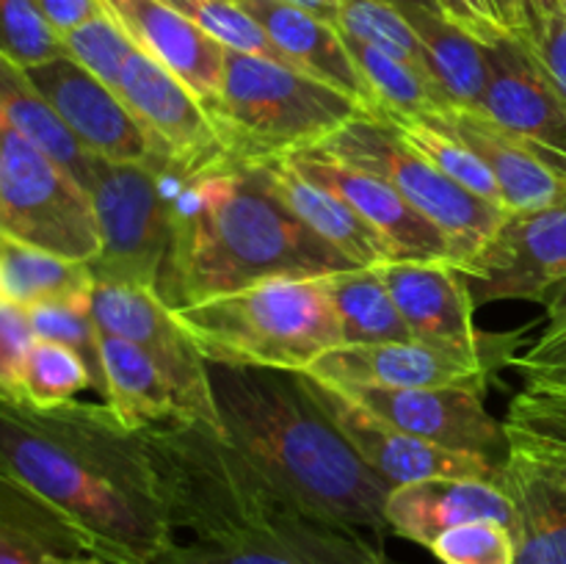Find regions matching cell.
Masks as SVG:
<instances>
[{
	"label": "cell",
	"mask_w": 566,
	"mask_h": 564,
	"mask_svg": "<svg viewBox=\"0 0 566 564\" xmlns=\"http://www.w3.org/2000/svg\"><path fill=\"white\" fill-rule=\"evenodd\" d=\"M0 473L64 514L108 564H149L175 542L142 435L105 401L0 396Z\"/></svg>",
	"instance_id": "cell-1"
},
{
	"label": "cell",
	"mask_w": 566,
	"mask_h": 564,
	"mask_svg": "<svg viewBox=\"0 0 566 564\" xmlns=\"http://www.w3.org/2000/svg\"><path fill=\"white\" fill-rule=\"evenodd\" d=\"M208 382L227 437L304 514L359 534H387L392 484L359 457L313 396L307 376L208 359Z\"/></svg>",
	"instance_id": "cell-2"
},
{
	"label": "cell",
	"mask_w": 566,
	"mask_h": 564,
	"mask_svg": "<svg viewBox=\"0 0 566 564\" xmlns=\"http://www.w3.org/2000/svg\"><path fill=\"white\" fill-rule=\"evenodd\" d=\"M357 265L321 241L276 197L263 166H243L235 188L210 213L175 227L155 293L188 307L274 276H329Z\"/></svg>",
	"instance_id": "cell-3"
},
{
	"label": "cell",
	"mask_w": 566,
	"mask_h": 564,
	"mask_svg": "<svg viewBox=\"0 0 566 564\" xmlns=\"http://www.w3.org/2000/svg\"><path fill=\"white\" fill-rule=\"evenodd\" d=\"M138 435L175 540H221L302 512L221 426L175 418Z\"/></svg>",
	"instance_id": "cell-4"
},
{
	"label": "cell",
	"mask_w": 566,
	"mask_h": 564,
	"mask_svg": "<svg viewBox=\"0 0 566 564\" xmlns=\"http://www.w3.org/2000/svg\"><path fill=\"white\" fill-rule=\"evenodd\" d=\"M177 324L210 363L304 370L343 346L324 276H274L175 310Z\"/></svg>",
	"instance_id": "cell-5"
},
{
	"label": "cell",
	"mask_w": 566,
	"mask_h": 564,
	"mask_svg": "<svg viewBox=\"0 0 566 564\" xmlns=\"http://www.w3.org/2000/svg\"><path fill=\"white\" fill-rule=\"evenodd\" d=\"M235 164L265 166L315 149L357 116L359 100L282 61L227 50L219 97L205 105Z\"/></svg>",
	"instance_id": "cell-6"
},
{
	"label": "cell",
	"mask_w": 566,
	"mask_h": 564,
	"mask_svg": "<svg viewBox=\"0 0 566 564\" xmlns=\"http://www.w3.org/2000/svg\"><path fill=\"white\" fill-rule=\"evenodd\" d=\"M318 149L390 182L448 238L453 269L462 274L490 247L506 219V210L475 197L473 191L442 175L398 136L390 122L376 116H357L335 136L326 138Z\"/></svg>",
	"instance_id": "cell-7"
},
{
	"label": "cell",
	"mask_w": 566,
	"mask_h": 564,
	"mask_svg": "<svg viewBox=\"0 0 566 564\" xmlns=\"http://www.w3.org/2000/svg\"><path fill=\"white\" fill-rule=\"evenodd\" d=\"M0 238L92 263L97 216L86 188L0 114Z\"/></svg>",
	"instance_id": "cell-8"
},
{
	"label": "cell",
	"mask_w": 566,
	"mask_h": 564,
	"mask_svg": "<svg viewBox=\"0 0 566 564\" xmlns=\"http://www.w3.org/2000/svg\"><path fill=\"white\" fill-rule=\"evenodd\" d=\"M528 330L484 332L473 343L409 337L379 346H340L304 374L335 385L462 387L484 396L490 382L523 352Z\"/></svg>",
	"instance_id": "cell-9"
},
{
	"label": "cell",
	"mask_w": 566,
	"mask_h": 564,
	"mask_svg": "<svg viewBox=\"0 0 566 564\" xmlns=\"http://www.w3.org/2000/svg\"><path fill=\"white\" fill-rule=\"evenodd\" d=\"M86 194L103 241L99 258L88 263L94 280L130 282L155 291L171 224L153 164L94 158Z\"/></svg>",
	"instance_id": "cell-10"
},
{
	"label": "cell",
	"mask_w": 566,
	"mask_h": 564,
	"mask_svg": "<svg viewBox=\"0 0 566 564\" xmlns=\"http://www.w3.org/2000/svg\"><path fill=\"white\" fill-rule=\"evenodd\" d=\"M88 310L99 332L136 343L158 359L160 368L175 382L188 418L221 426L210 396L208 359L177 324L175 310L166 307L153 288L94 280Z\"/></svg>",
	"instance_id": "cell-11"
},
{
	"label": "cell",
	"mask_w": 566,
	"mask_h": 564,
	"mask_svg": "<svg viewBox=\"0 0 566 564\" xmlns=\"http://www.w3.org/2000/svg\"><path fill=\"white\" fill-rule=\"evenodd\" d=\"M149 564H387L359 531L293 512L221 540H175Z\"/></svg>",
	"instance_id": "cell-12"
},
{
	"label": "cell",
	"mask_w": 566,
	"mask_h": 564,
	"mask_svg": "<svg viewBox=\"0 0 566 564\" xmlns=\"http://www.w3.org/2000/svg\"><path fill=\"white\" fill-rule=\"evenodd\" d=\"M337 387L385 424L448 451L479 453L497 464H506L512 453L506 424L484 407L481 393L462 387Z\"/></svg>",
	"instance_id": "cell-13"
},
{
	"label": "cell",
	"mask_w": 566,
	"mask_h": 564,
	"mask_svg": "<svg viewBox=\"0 0 566 564\" xmlns=\"http://www.w3.org/2000/svg\"><path fill=\"white\" fill-rule=\"evenodd\" d=\"M304 376H307V385L313 390V396L332 415V420L340 426V431L357 448L359 457L381 479L390 481L392 487L415 484V481L429 479H486L501 484L503 464L479 457V453L448 451V448L434 446V442L407 435V431L385 424L374 412L359 407L337 385L315 379L310 374Z\"/></svg>",
	"instance_id": "cell-14"
},
{
	"label": "cell",
	"mask_w": 566,
	"mask_h": 564,
	"mask_svg": "<svg viewBox=\"0 0 566 564\" xmlns=\"http://www.w3.org/2000/svg\"><path fill=\"white\" fill-rule=\"evenodd\" d=\"M114 92L144 127L155 155L186 169H208L232 160L202 100L142 50L130 53Z\"/></svg>",
	"instance_id": "cell-15"
},
{
	"label": "cell",
	"mask_w": 566,
	"mask_h": 564,
	"mask_svg": "<svg viewBox=\"0 0 566 564\" xmlns=\"http://www.w3.org/2000/svg\"><path fill=\"white\" fill-rule=\"evenodd\" d=\"M464 276L475 307L501 299L539 302L553 282L566 276V202L536 213H506Z\"/></svg>",
	"instance_id": "cell-16"
},
{
	"label": "cell",
	"mask_w": 566,
	"mask_h": 564,
	"mask_svg": "<svg viewBox=\"0 0 566 564\" xmlns=\"http://www.w3.org/2000/svg\"><path fill=\"white\" fill-rule=\"evenodd\" d=\"M33 88L55 111L88 155L114 164H142L153 147L119 94L70 55L28 66Z\"/></svg>",
	"instance_id": "cell-17"
},
{
	"label": "cell",
	"mask_w": 566,
	"mask_h": 564,
	"mask_svg": "<svg viewBox=\"0 0 566 564\" xmlns=\"http://www.w3.org/2000/svg\"><path fill=\"white\" fill-rule=\"evenodd\" d=\"M291 164L310 180L332 188L337 197L346 199L370 230L379 232L381 241L396 260H420V263H448L453 265V252L448 238L415 210L390 182L368 175L324 149H304L291 155Z\"/></svg>",
	"instance_id": "cell-18"
},
{
	"label": "cell",
	"mask_w": 566,
	"mask_h": 564,
	"mask_svg": "<svg viewBox=\"0 0 566 564\" xmlns=\"http://www.w3.org/2000/svg\"><path fill=\"white\" fill-rule=\"evenodd\" d=\"M431 116L490 166L506 213H536L566 202V155L495 125L481 111L451 108Z\"/></svg>",
	"instance_id": "cell-19"
},
{
	"label": "cell",
	"mask_w": 566,
	"mask_h": 564,
	"mask_svg": "<svg viewBox=\"0 0 566 564\" xmlns=\"http://www.w3.org/2000/svg\"><path fill=\"white\" fill-rule=\"evenodd\" d=\"M490 83L481 114L495 125L566 155V97L525 39L486 42Z\"/></svg>",
	"instance_id": "cell-20"
},
{
	"label": "cell",
	"mask_w": 566,
	"mask_h": 564,
	"mask_svg": "<svg viewBox=\"0 0 566 564\" xmlns=\"http://www.w3.org/2000/svg\"><path fill=\"white\" fill-rule=\"evenodd\" d=\"M99 6L125 31L133 48L186 83L202 105L219 97L227 48L197 22L164 0H99Z\"/></svg>",
	"instance_id": "cell-21"
},
{
	"label": "cell",
	"mask_w": 566,
	"mask_h": 564,
	"mask_svg": "<svg viewBox=\"0 0 566 564\" xmlns=\"http://www.w3.org/2000/svg\"><path fill=\"white\" fill-rule=\"evenodd\" d=\"M387 531L429 547L442 531L470 520L517 523L512 498L497 481L486 479H429L392 487L385 503Z\"/></svg>",
	"instance_id": "cell-22"
},
{
	"label": "cell",
	"mask_w": 566,
	"mask_h": 564,
	"mask_svg": "<svg viewBox=\"0 0 566 564\" xmlns=\"http://www.w3.org/2000/svg\"><path fill=\"white\" fill-rule=\"evenodd\" d=\"M415 337L440 343H473L484 332L475 326V302L468 276L448 263L387 260L376 265Z\"/></svg>",
	"instance_id": "cell-23"
},
{
	"label": "cell",
	"mask_w": 566,
	"mask_h": 564,
	"mask_svg": "<svg viewBox=\"0 0 566 564\" xmlns=\"http://www.w3.org/2000/svg\"><path fill=\"white\" fill-rule=\"evenodd\" d=\"M241 6L263 25L287 64L352 94L368 108L370 116H376L368 83L354 64L346 39L332 22L285 0H243Z\"/></svg>",
	"instance_id": "cell-24"
},
{
	"label": "cell",
	"mask_w": 566,
	"mask_h": 564,
	"mask_svg": "<svg viewBox=\"0 0 566 564\" xmlns=\"http://www.w3.org/2000/svg\"><path fill=\"white\" fill-rule=\"evenodd\" d=\"M263 169L269 175L276 197L296 213V219L307 230H313L321 241L337 249L343 258L352 260L357 269H368V265H381L387 260H396L390 249H387V243L379 238V232L370 230L368 221L346 199L337 197L332 188L321 186V182L302 175L291 164V158L265 164Z\"/></svg>",
	"instance_id": "cell-25"
},
{
	"label": "cell",
	"mask_w": 566,
	"mask_h": 564,
	"mask_svg": "<svg viewBox=\"0 0 566 564\" xmlns=\"http://www.w3.org/2000/svg\"><path fill=\"white\" fill-rule=\"evenodd\" d=\"M99 370L105 404L125 429L138 431L153 424L188 418L171 376L136 343L99 332Z\"/></svg>",
	"instance_id": "cell-26"
},
{
	"label": "cell",
	"mask_w": 566,
	"mask_h": 564,
	"mask_svg": "<svg viewBox=\"0 0 566 564\" xmlns=\"http://www.w3.org/2000/svg\"><path fill=\"white\" fill-rule=\"evenodd\" d=\"M501 487L517 512L514 564H566V487L517 451L503 464Z\"/></svg>",
	"instance_id": "cell-27"
},
{
	"label": "cell",
	"mask_w": 566,
	"mask_h": 564,
	"mask_svg": "<svg viewBox=\"0 0 566 564\" xmlns=\"http://www.w3.org/2000/svg\"><path fill=\"white\" fill-rule=\"evenodd\" d=\"M81 553L86 542L64 514L0 473V564H64Z\"/></svg>",
	"instance_id": "cell-28"
},
{
	"label": "cell",
	"mask_w": 566,
	"mask_h": 564,
	"mask_svg": "<svg viewBox=\"0 0 566 564\" xmlns=\"http://www.w3.org/2000/svg\"><path fill=\"white\" fill-rule=\"evenodd\" d=\"M418 31L426 55V72L451 108L479 111L490 83L486 42L459 28L437 11H403ZM448 108V111H451Z\"/></svg>",
	"instance_id": "cell-29"
},
{
	"label": "cell",
	"mask_w": 566,
	"mask_h": 564,
	"mask_svg": "<svg viewBox=\"0 0 566 564\" xmlns=\"http://www.w3.org/2000/svg\"><path fill=\"white\" fill-rule=\"evenodd\" d=\"M0 114L9 119L14 130H20L28 142L36 144L50 158L59 160L86 188L94 155H88L81 147V142L66 130L64 122L55 116V111L33 88L28 72L17 66L14 61L6 59V55H0Z\"/></svg>",
	"instance_id": "cell-30"
},
{
	"label": "cell",
	"mask_w": 566,
	"mask_h": 564,
	"mask_svg": "<svg viewBox=\"0 0 566 564\" xmlns=\"http://www.w3.org/2000/svg\"><path fill=\"white\" fill-rule=\"evenodd\" d=\"M324 288L340 321L343 346H379L415 337L376 265L324 276Z\"/></svg>",
	"instance_id": "cell-31"
},
{
	"label": "cell",
	"mask_w": 566,
	"mask_h": 564,
	"mask_svg": "<svg viewBox=\"0 0 566 564\" xmlns=\"http://www.w3.org/2000/svg\"><path fill=\"white\" fill-rule=\"evenodd\" d=\"M0 265H3V296L14 299L22 307L92 296L94 274L88 263L81 260L0 238Z\"/></svg>",
	"instance_id": "cell-32"
},
{
	"label": "cell",
	"mask_w": 566,
	"mask_h": 564,
	"mask_svg": "<svg viewBox=\"0 0 566 564\" xmlns=\"http://www.w3.org/2000/svg\"><path fill=\"white\" fill-rule=\"evenodd\" d=\"M343 39H346V48L352 53L354 64L363 72L365 83H368L376 119L396 125L401 119L440 114V111L451 108L440 88L434 86V81L423 70L401 59H392V55L381 53V50L359 42V39L346 36V33H343Z\"/></svg>",
	"instance_id": "cell-33"
},
{
	"label": "cell",
	"mask_w": 566,
	"mask_h": 564,
	"mask_svg": "<svg viewBox=\"0 0 566 564\" xmlns=\"http://www.w3.org/2000/svg\"><path fill=\"white\" fill-rule=\"evenodd\" d=\"M398 136L409 144L418 155H423L431 166L451 177L453 182L473 191L475 197L486 199V202L497 205L503 210L501 188H497L495 177H492L490 166L457 136L448 130L440 119L434 116H415V119H401L392 125Z\"/></svg>",
	"instance_id": "cell-34"
},
{
	"label": "cell",
	"mask_w": 566,
	"mask_h": 564,
	"mask_svg": "<svg viewBox=\"0 0 566 564\" xmlns=\"http://www.w3.org/2000/svg\"><path fill=\"white\" fill-rule=\"evenodd\" d=\"M337 31L426 72L418 31L407 14L387 0H337Z\"/></svg>",
	"instance_id": "cell-35"
},
{
	"label": "cell",
	"mask_w": 566,
	"mask_h": 564,
	"mask_svg": "<svg viewBox=\"0 0 566 564\" xmlns=\"http://www.w3.org/2000/svg\"><path fill=\"white\" fill-rule=\"evenodd\" d=\"M94 387V376L86 359L75 348L53 341H33L22 368V401L33 407H59L75 401L77 393Z\"/></svg>",
	"instance_id": "cell-36"
},
{
	"label": "cell",
	"mask_w": 566,
	"mask_h": 564,
	"mask_svg": "<svg viewBox=\"0 0 566 564\" xmlns=\"http://www.w3.org/2000/svg\"><path fill=\"white\" fill-rule=\"evenodd\" d=\"M539 304L547 315L545 330L512 359V368L528 390L566 396V276L542 293Z\"/></svg>",
	"instance_id": "cell-37"
},
{
	"label": "cell",
	"mask_w": 566,
	"mask_h": 564,
	"mask_svg": "<svg viewBox=\"0 0 566 564\" xmlns=\"http://www.w3.org/2000/svg\"><path fill=\"white\" fill-rule=\"evenodd\" d=\"M164 3H169L171 9H177L188 20L197 22L221 48L235 50V53L263 55V59L287 64L269 39V33L263 31V25L243 6L224 3V0H164Z\"/></svg>",
	"instance_id": "cell-38"
},
{
	"label": "cell",
	"mask_w": 566,
	"mask_h": 564,
	"mask_svg": "<svg viewBox=\"0 0 566 564\" xmlns=\"http://www.w3.org/2000/svg\"><path fill=\"white\" fill-rule=\"evenodd\" d=\"M0 55L28 70L66 55V50L36 0H0Z\"/></svg>",
	"instance_id": "cell-39"
},
{
	"label": "cell",
	"mask_w": 566,
	"mask_h": 564,
	"mask_svg": "<svg viewBox=\"0 0 566 564\" xmlns=\"http://www.w3.org/2000/svg\"><path fill=\"white\" fill-rule=\"evenodd\" d=\"M506 435L512 451L566 453V396L536 393L525 387L512 398Z\"/></svg>",
	"instance_id": "cell-40"
},
{
	"label": "cell",
	"mask_w": 566,
	"mask_h": 564,
	"mask_svg": "<svg viewBox=\"0 0 566 564\" xmlns=\"http://www.w3.org/2000/svg\"><path fill=\"white\" fill-rule=\"evenodd\" d=\"M88 299H75V302H48L28 307L31 315L33 335L39 341L64 343L75 348L86 359L88 370L94 376V390L103 393V370H99V330L88 310Z\"/></svg>",
	"instance_id": "cell-41"
},
{
	"label": "cell",
	"mask_w": 566,
	"mask_h": 564,
	"mask_svg": "<svg viewBox=\"0 0 566 564\" xmlns=\"http://www.w3.org/2000/svg\"><path fill=\"white\" fill-rule=\"evenodd\" d=\"M61 42H64L70 59H75L83 70L92 72L108 88L119 86L122 70L136 50L130 39L125 36V31L105 11L83 22V25L72 28L70 33L61 36Z\"/></svg>",
	"instance_id": "cell-42"
},
{
	"label": "cell",
	"mask_w": 566,
	"mask_h": 564,
	"mask_svg": "<svg viewBox=\"0 0 566 564\" xmlns=\"http://www.w3.org/2000/svg\"><path fill=\"white\" fill-rule=\"evenodd\" d=\"M429 551L440 564H514L517 534L501 520H470L442 531Z\"/></svg>",
	"instance_id": "cell-43"
},
{
	"label": "cell",
	"mask_w": 566,
	"mask_h": 564,
	"mask_svg": "<svg viewBox=\"0 0 566 564\" xmlns=\"http://www.w3.org/2000/svg\"><path fill=\"white\" fill-rule=\"evenodd\" d=\"M33 341L36 335L28 307L17 304L14 299L0 296V396L22 401L20 379Z\"/></svg>",
	"instance_id": "cell-44"
},
{
	"label": "cell",
	"mask_w": 566,
	"mask_h": 564,
	"mask_svg": "<svg viewBox=\"0 0 566 564\" xmlns=\"http://www.w3.org/2000/svg\"><path fill=\"white\" fill-rule=\"evenodd\" d=\"M531 48L539 55L542 66L553 77L558 92L566 97V0L562 3V9L545 22V28H542V33L536 36V42Z\"/></svg>",
	"instance_id": "cell-45"
},
{
	"label": "cell",
	"mask_w": 566,
	"mask_h": 564,
	"mask_svg": "<svg viewBox=\"0 0 566 564\" xmlns=\"http://www.w3.org/2000/svg\"><path fill=\"white\" fill-rule=\"evenodd\" d=\"M437 6H440V11L448 20L457 22L459 28L470 31L473 36H479L481 42H495L497 36H509L497 25L486 0H437Z\"/></svg>",
	"instance_id": "cell-46"
},
{
	"label": "cell",
	"mask_w": 566,
	"mask_h": 564,
	"mask_svg": "<svg viewBox=\"0 0 566 564\" xmlns=\"http://www.w3.org/2000/svg\"><path fill=\"white\" fill-rule=\"evenodd\" d=\"M36 6L42 9L44 20L59 31V36L70 33L72 28L83 25L92 17L103 14L99 0H36Z\"/></svg>",
	"instance_id": "cell-47"
},
{
	"label": "cell",
	"mask_w": 566,
	"mask_h": 564,
	"mask_svg": "<svg viewBox=\"0 0 566 564\" xmlns=\"http://www.w3.org/2000/svg\"><path fill=\"white\" fill-rule=\"evenodd\" d=\"M486 3H490L492 14H495L497 25L503 28V33L528 42L531 31H528V14H525L523 0H486Z\"/></svg>",
	"instance_id": "cell-48"
},
{
	"label": "cell",
	"mask_w": 566,
	"mask_h": 564,
	"mask_svg": "<svg viewBox=\"0 0 566 564\" xmlns=\"http://www.w3.org/2000/svg\"><path fill=\"white\" fill-rule=\"evenodd\" d=\"M517 453H523V457L531 459L536 468H542L551 479H556L558 484L566 487V453H558V451H517Z\"/></svg>",
	"instance_id": "cell-49"
},
{
	"label": "cell",
	"mask_w": 566,
	"mask_h": 564,
	"mask_svg": "<svg viewBox=\"0 0 566 564\" xmlns=\"http://www.w3.org/2000/svg\"><path fill=\"white\" fill-rule=\"evenodd\" d=\"M285 3L298 6V9L310 11V14L321 17L337 28V0H285Z\"/></svg>",
	"instance_id": "cell-50"
},
{
	"label": "cell",
	"mask_w": 566,
	"mask_h": 564,
	"mask_svg": "<svg viewBox=\"0 0 566 564\" xmlns=\"http://www.w3.org/2000/svg\"><path fill=\"white\" fill-rule=\"evenodd\" d=\"M387 3H392L396 9H401V11L423 9V11H437V14H442L440 6H437V0H387ZM442 17H446V14H442Z\"/></svg>",
	"instance_id": "cell-51"
},
{
	"label": "cell",
	"mask_w": 566,
	"mask_h": 564,
	"mask_svg": "<svg viewBox=\"0 0 566 564\" xmlns=\"http://www.w3.org/2000/svg\"><path fill=\"white\" fill-rule=\"evenodd\" d=\"M64 564H108V562H103V558L94 556V553H81V556L75 558H66Z\"/></svg>",
	"instance_id": "cell-52"
},
{
	"label": "cell",
	"mask_w": 566,
	"mask_h": 564,
	"mask_svg": "<svg viewBox=\"0 0 566 564\" xmlns=\"http://www.w3.org/2000/svg\"><path fill=\"white\" fill-rule=\"evenodd\" d=\"M0 296H3V265H0Z\"/></svg>",
	"instance_id": "cell-53"
},
{
	"label": "cell",
	"mask_w": 566,
	"mask_h": 564,
	"mask_svg": "<svg viewBox=\"0 0 566 564\" xmlns=\"http://www.w3.org/2000/svg\"><path fill=\"white\" fill-rule=\"evenodd\" d=\"M224 3H238V6H241V3H243V0H224Z\"/></svg>",
	"instance_id": "cell-54"
},
{
	"label": "cell",
	"mask_w": 566,
	"mask_h": 564,
	"mask_svg": "<svg viewBox=\"0 0 566 564\" xmlns=\"http://www.w3.org/2000/svg\"><path fill=\"white\" fill-rule=\"evenodd\" d=\"M523 3H525V0H523ZM528 31H531V28H528ZM528 42H531V39H528Z\"/></svg>",
	"instance_id": "cell-55"
}]
</instances>
